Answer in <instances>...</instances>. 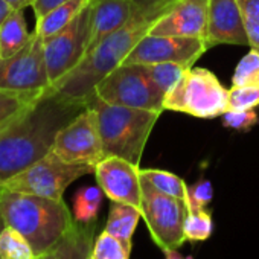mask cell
Masks as SVG:
<instances>
[{
  "label": "cell",
  "instance_id": "cell-1",
  "mask_svg": "<svg viewBox=\"0 0 259 259\" xmlns=\"http://www.w3.org/2000/svg\"><path fill=\"white\" fill-rule=\"evenodd\" d=\"M85 107L49 89L22 114L0 126V188L48 156L61 128Z\"/></svg>",
  "mask_w": 259,
  "mask_h": 259
},
{
  "label": "cell",
  "instance_id": "cell-2",
  "mask_svg": "<svg viewBox=\"0 0 259 259\" xmlns=\"http://www.w3.org/2000/svg\"><path fill=\"white\" fill-rule=\"evenodd\" d=\"M177 0H136L130 19L113 34L96 45L82 61L51 89L75 102L89 104L96 85L145 38L156 23L174 7Z\"/></svg>",
  "mask_w": 259,
  "mask_h": 259
},
{
  "label": "cell",
  "instance_id": "cell-3",
  "mask_svg": "<svg viewBox=\"0 0 259 259\" xmlns=\"http://www.w3.org/2000/svg\"><path fill=\"white\" fill-rule=\"evenodd\" d=\"M0 210L5 226L19 230L37 257L48 254L73 227L75 220L64 200L0 189Z\"/></svg>",
  "mask_w": 259,
  "mask_h": 259
},
{
  "label": "cell",
  "instance_id": "cell-4",
  "mask_svg": "<svg viewBox=\"0 0 259 259\" xmlns=\"http://www.w3.org/2000/svg\"><path fill=\"white\" fill-rule=\"evenodd\" d=\"M87 105L96 114L104 156L120 157L139 166L145 145L162 113L113 105L96 95Z\"/></svg>",
  "mask_w": 259,
  "mask_h": 259
},
{
  "label": "cell",
  "instance_id": "cell-5",
  "mask_svg": "<svg viewBox=\"0 0 259 259\" xmlns=\"http://www.w3.org/2000/svg\"><path fill=\"white\" fill-rule=\"evenodd\" d=\"M163 108L200 119H213L229 111V89L213 72L191 67L165 96Z\"/></svg>",
  "mask_w": 259,
  "mask_h": 259
},
{
  "label": "cell",
  "instance_id": "cell-6",
  "mask_svg": "<svg viewBox=\"0 0 259 259\" xmlns=\"http://www.w3.org/2000/svg\"><path fill=\"white\" fill-rule=\"evenodd\" d=\"M95 95L113 105L165 111L166 95L154 84L142 64H119L96 85Z\"/></svg>",
  "mask_w": 259,
  "mask_h": 259
},
{
  "label": "cell",
  "instance_id": "cell-7",
  "mask_svg": "<svg viewBox=\"0 0 259 259\" xmlns=\"http://www.w3.org/2000/svg\"><path fill=\"white\" fill-rule=\"evenodd\" d=\"M95 174V166L69 163L55 153H49L41 160L8 180L0 189H10L52 200H63L64 191L78 179Z\"/></svg>",
  "mask_w": 259,
  "mask_h": 259
},
{
  "label": "cell",
  "instance_id": "cell-8",
  "mask_svg": "<svg viewBox=\"0 0 259 259\" xmlns=\"http://www.w3.org/2000/svg\"><path fill=\"white\" fill-rule=\"evenodd\" d=\"M141 210L154 244L162 251L183 245L186 241L183 227L188 215V204L183 200L156 191L142 179Z\"/></svg>",
  "mask_w": 259,
  "mask_h": 259
},
{
  "label": "cell",
  "instance_id": "cell-9",
  "mask_svg": "<svg viewBox=\"0 0 259 259\" xmlns=\"http://www.w3.org/2000/svg\"><path fill=\"white\" fill-rule=\"evenodd\" d=\"M92 38V2L64 29L45 38V58L51 82L72 72L87 55Z\"/></svg>",
  "mask_w": 259,
  "mask_h": 259
},
{
  "label": "cell",
  "instance_id": "cell-10",
  "mask_svg": "<svg viewBox=\"0 0 259 259\" xmlns=\"http://www.w3.org/2000/svg\"><path fill=\"white\" fill-rule=\"evenodd\" d=\"M51 85L45 58V40L34 31L23 49L0 64V89L40 93L49 90Z\"/></svg>",
  "mask_w": 259,
  "mask_h": 259
},
{
  "label": "cell",
  "instance_id": "cell-11",
  "mask_svg": "<svg viewBox=\"0 0 259 259\" xmlns=\"http://www.w3.org/2000/svg\"><path fill=\"white\" fill-rule=\"evenodd\" d=\"M52 153L69 163L96 166L104 156L96 114L92 107H85L57 135Z\"/></svg>",
  "mask_w": 259,
  "mask_h": 259
},
{
  "label": "cell",
  "instance_id": "cell-12",
  "mask_svg": "<svg viewBox=\"0 0 259 259\" xmlns=\"http://www.w3.org/2000/svg\"><path fill=\"white\" fill-rule=\"evenodd\" d=\"M204 52H207L206 41L198 38L148 34L128 54L122 64L145 66L157 63H179L186 67H194Z\"/></svg>",
  "mask_w": 259,
  "mask_h": 259
},
{
  "label": "cell",
  "instance_id": "cell-13",
  "mask_svg": "<svg viewBox=\"0 0 259 259\" xmlns=\"http://www.w3.org/2000/svg\"><path fill=\"white\" fill-rule=\"evenodd\" d=\"M95 177L110 201L133 204L141 209L142 177L138 165L114 156L105 157L95 166Z\"/></svg>",
  "mask_w": 259,
  "mask_h": 259
},
{
  "label": "cell",
  "instance_id": "cell-14",
  "mask_svg": "<svg viewBox=\"0 0 259 259\" xmlns=\"http://www.w3.org/2000/svg\"><path fill=\"white\" fill-rule=\"evenodd\" d=\"M209 0H177L150 34L207 40Z\"/></svg>",
  "mask_w": 259,
  "mask_h": 259
},
{
  "label": "cell",
  "instance_id": "cell-15",
  "mask_svg": "<svg viewBox=\"0 0 259 259\" xmlns=\"http://www.w3.org/2000/svg\"><path fill=\"white\" fill-rule=\"evenodd\" d=\"M220 45L248 46L238 0H209L207 51Z\"/></svg>",
  "mask_w": 259,
  "mask_h": 259
},
{
  "label": "cell",
  "instance_id": "cell-16",
  "mask_svg": "<svg viewBox=\"0 0 259 259\" xmlns=\"http://www.w3.org/2000/svg\"><path fill=\"white\" fill-rule=\"evenodd\" d=\"M135 2L136 0H92V38L89 52L130 19Z\"/></svg>",
  "mask_w": 259,
  "mask_h": 259
},
{
  "label": "cell",
  "instance_id": "cell-17",
  "mask_svg": "<svg viewBox=\"0 0 259 259\" xmlns=\"http://www.w3.org/2000/svg\"><path fill=\"white\" fill-rule=\"evenodd\" d=\"M95 223L79 224L75 221L67 235L52 248L46 259H89L95 242Z\"/></svg>",
  "mask_w": 259,
  "mask_h": 259
},
{
  "label": "cell",
  "instance_id": "cell-18",
  "mask_svg": "<svg viewBox=\"0 0 259 259\" xmlns=\"http://www.w3.org/2000/svg\"><path fill=\"white\" fill-rule=\"evenodd\" d=\"M142 218V210L133 204L111 201L104 230L120 241L132 244L136 227Z\"/></svg>",
  "mask_w": 259,
  "mask_h": 259
},
{
  "label": "cell",
  "instance_id": "cell-19",
  "mask_svg": "<svg viewBox=\"0 0 259 259\" xmlns=\"http://www.w3.org/2000/svg\"><path fill=\"white\" fill-rule=\"evenodd\" d=\"M92 0H67L66 4L57 7L46 16L37 19L35 34L38 37L49 38L64 29L69 23H72L87 7Z\"/></svg>",
  "mask_w": 259,
  "mask_h": 259
},
{
  "label": "cell",
  "instance_id": "cell-20",
  "mask_svg": "<svg viewBox=\"0 0 259 259\" xmlns=\"http://www.w3.org/2000/svg\"><path fill=\"white\" fill-rule=\"evenodd\" d=\"M32 34L26 28L23 11L11 10L0 25V51H2L4 60L23 49L29 43Z\"/></svg>",
  "mask_w": 259,
  "mask_h": 259
},
{
  "label": "cell",
  "instance_id": "cell-21",
  "mask_svg": "<svg viewBox=\"0 0 259 259\" xmlns=\"http://www.w3.org/2000/svg\"><path fill=\"white\" fill-rule=\"evenodd\" d=\"M104 192L99 186H84L73 195V220L79 224H92L96 221Z\"/></svg>",
  "mask_w": 259,
  "mask_h": 259
},
{
  "label": "cell",
  "instance_id": "cell-22",
  "mask_svg": "<svg viewBox=\"0 0 259 259\" xmlns=\"http://www.w3.org/2000/svg\"><path fill=\"white\" fill-rule=\"evenodd\" d=\"M45 92H16L0 89V126L7 125L28 107H31Z\"/></svg>",
  "mask_w": 259,
  "mask_h": 259
},
{
  "label": "cell",
  "instance_id": "cell-23",
  "mask_svg": "<svg viewBox=\"0 0 259 259\" xmlns=\"http://www.w3.org/2000/svg\"><path fill=\"white\" fill-rule=\"evenodd\" d=\"M141 177L148 182L156 191L183 200H188V186L186 183L176 174L163 169H141Z\"/></svg>",
  "mask_w": 259,
  "mask_h": 259
},
{
  "label": "cell",
  "instance_id": "cell-24",
  "mask_svg": "<svg viewBox=\"0 0 259 259\" xmlns=\"http://www.w3.org/2000/svg\"><path fill=\"white\" fill-rule=\"evenodd\" d=\"M29 241L14 227L5 226L0 232V259H35Z\"/></svg>",
  "mask_w": 259,
  "mask_h": 259
},
{
  "label": "cell",
  "instance_id": "cell-25",
  "mask_svg": "<svg viewBox=\"0 0 259 259\" xmlns=\"http://www.w3.org/2000/svg\"><path fill=\"white\" fill-rule=\"evenodd\" d=\"M144 66V64H142ZM148 76L154 81V84L168 95L176 84L180 81V78L185 75V72L191 67H186L179 63H157V64H145L144 66Z\"/></svg>",
  "mask_w": 259,
  "mask_h": 259
},
{
  "label": "cell",
  "instance_id": "cell-26",
  "mask_svg": "<svg viewBox=\"0 0 259 259\" xmlns=\"http://www.w3.org/2000/svg\"><path fill=\"white\" fill-rule=\"evenodd\" d=\"M132 244H126L119 238L102 230L93 242L92 259H130Z\"/></svg>",
  "mask_w": 259,
  "mask_h": 259
},
{
  "label": "cell",
  "instance_id": "cell-27",
  "mask_svg": "<svg viewBox=\"0 0 259 259\" xmlns=\"http://www.w3.org/2000/svg\"><path fill=\"white\" fill-rule=\"evenodd\" d=\"M185 239L191 242H203L212 236L213 221L207 209L201 210H188L185 220Z\"/></svg>",
  "mask_w": 259,
  "mask_h": 259
},
{
  "label": "cell",
  "instance_id": "cell-28",
  "mask_svg": "<svg viewBox=\"0 0 259 259\" xmlns=\"http://www.w3.org/2000/svg\"><path fill=\"white\" fill-rule=\"evenodd\" d=\"M232 87H259V52L250 49L239 60L232 76Z\"/></svg>",
  "mask_w": 259,
  "mask_h": 259
},
{
  "label": "cell",
  "instance_id": "cell-29",
  "mask_svg": "<svg viewBox=\"0 0 259 259\" xmlns=\"http://www.w3.org/2000/svg\"><path fill=\"white\" fill-rule=\"evenodd\" d=\"M250 49L259 52V0H238Z\"/></svg>",
  "mask_w": 259,
  "mask_h": 259
},
{
  "label": "cell",
  "instance_id": "cell-30",
  "mask_svg": "<svg viewBox=\"0 0 259 259\" xmlns=\"http://www.w3.org/2000/svg\"><path fill=\"white\" fill-rule=\"evenodd\" d=\"M259 107V87H232L229 90V111L254 110Z\"/></svg>",
  "mask_w": 259,
  "mask_h": 259
},
{
  "label": "cell",
  "instance_id": "cell-31",
  "mask_svg": "<svg viewBox=\"0 0 259 259\" xmlns=\"http://www.w3.org/2000/svg\"><path fill=\"white\" fill-rule=\"evenodd\" d=\"M213 198V188L209 180H200L192 186H188V210L206 209Z\"/></svg>",
  "mask_w": 259,
  "mask_h": 259
},
{
  "label": "cell",
  "instance_id": "cell-32",
  "mask_svg": "<svg viewBox=\"0 0 259 259\" xmlns=\"http://www.w3.org/2000/svg\"><path fill=\"white\" fill-rule=\"evenodd\" d=\"M223 125L236 132H248L259 123V116L254 110L227 111L223 116Z\"/></svg>",
  "mask_w": 259,
  "mask_h": 259
},
{
  "label": "cell",
  "instance_id": "cell-33",
  "mask_svg": "<svg viewBox=\"0 0 259 259\" xmlns=\"http://www.w3.org/2000/svg\"><path fill=\"white\" fill-rule=\"evenodd\" d=\"M67 0H32V10L35 14V19H40L43 16H46L48 13H51L52 10H55L57 7L66 4Z\"/></svg>",
  "mask_w": 259,
  "mask_h": 259
},
{
  "label": "cell",
  "instance_id": "cell-34",
  "mask_svg": "<svg viewBox=\"0 0 259 259\" xmlns=\"http://www.w3.org/2000/svg\"><path fill=\"white\" fill-rule=\"evenodd\" d=\"M4 2H5L13 11H23L25 8L31 7L32 0H4Z\"/></svg>",
  "mask_w": 259,
  "mask_h": 259
},
{
  "label": "cell",
  "instance_id": "cell-35",
  "mask_svg": "<svg viewBox=\"0 0 259 259\" xmlns=\"http://www.w3.org/2000/svg\"><path fill=\"white\" fill-rule=\"evenodd\" d=\"M165 259H194L192 256H183L180 254V251L177 248H169V250H165Z\"/></svg>",
  "mask_w": 259,
  "mask_h": 259
},
{
  "label": "cell",
  "instance_id": "cell-36",
  "mask_svg": "<svg viewBox=\"0 0 259 259\" xmlns=\"http://www.w3.org/2000/svg\"><path fill=\"white\" fill-rule=\"evenodd\" d=\"M11 13V8L4 2V0H0V25L5 20V17Z\"/></svg>",
  "mask_w": 259,
  "mask_h": 259
},
{
  "label": "cell",
  "instance_id": "cell-37",
  "mask_svg": "<svg viewBox=\"0 0 259 259\" xmlns=\"http://www.w3.org/2000/svg\"><path fill=\"white\" fill-rule=\"evenodd\" d=\"M4 227H5V221H4V217H2V210H0V232L4 230Z\"/></svg>",
  "mask_w": 259,
  "mask_h": 259
},
{
  "label": "cell",
  "instance_id": "cell-38",
  "mask_svg": "<svg viewBox=\"0 0 259 259\" xmlns=\"http://www.w3.org/2000/svg\"><path fill=\"white\" fill-rule=\"evenodd\" d=\"M2 61H4V55H2V51H0V64H2Z\"/></svg>",
  "mask_w": 259,
  "mask_h": 259
},
{
  "label": "cell",
  "instance_id": "cell-39",
  "mask_svg": "<svg viewBox=\"0 0 259 259\" xmlns=\"http://www.w3.org/2000/svg\"><path fill=\"white\" fill-rule=\"evenodd\" d=\"M35 259H46L45 256H40V257H35Z\"/></svg>",
  "mask_w": 259,
  "mask_h": 259
},
{
  "label": "cell",
  "instance_id": "cell-40",
  "mask_svg": "<svg viewBox=\"0 0 259 259\" xmlns=\"http://www.w3.org/2000/svg\"><path fill=\"white\" fill-rule=\"evenodd\" d=\"M89 259H92V257H89Z\"/></svg>",
  "mask_w": 259,
  "mask_h": 259
}]
</instances>
